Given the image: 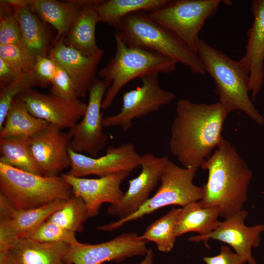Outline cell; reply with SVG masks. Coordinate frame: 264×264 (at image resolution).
Wrapping results in <instances>:
<instances>
[{
	"label": "cell",
	"instance_id": "1",
	"mask_svg": "<svg viewBox=\"0 0 264 264\" xmlns=\"http://www.w3.org/2000/svg\"><path fill=\"white\" fill-rule=\"evenodd\" d=\"M229 112L218 101L195 103L179 100L170 130L169 146L183 167H202L223 139L224 122Z\"/></svg>",
	"mask_w": 264,
	"mask_h": 264
},
{
	"label": "cell",
	"instance_id": "2",
	"mask_svg": "<svg viewBox=\"0 0 264 264\" xmlns=\"http://www.w3.org/2000/svg\"><path fill=\"white\" fill-rule=\"evenodd\" d=\"M201 168L208 175L200 205L218 208L225 219L242 210L252 173L235 148L223 138Z\"/></svg>",
	"mask_w": 264,
	"mask_h": 264
},
{
	"label": "cell",
	"instance_id": "3",
	"mask_svg": "<svg viewBox=\"0 0 264 264\" xmlns=\"http://www.w3.org/2000/svg\"><path fill=\"white\" fill-rule=\"evenodd\" d=\"M197 54L206 73L213 79L219 102L230 112L240 110L258 124L264 121L250 98L249 73L240 60L236 61L200 39Z\"/></svg>",
	"mask_w": 264,
	"mask_h": 264
},
{
	"label": "cell",
	"instance_id": "4",
	"mask_svg": "<svg viewBox=\"0 0 264 264\" xmlns=\"http://www.w3.org/2000/svg\"><path fill=\"white\" fill-rule=\"evenodd\" d=\"M114 37V55L98 73L101 79L110 84L103 100V110L111 106L121 89L130 81L149 74L172 73L177 64L154 51L128 45L116 32Z\"/></svg>",
	"mask_w": 264,
	"mask_h": 264
},
{
	"label": "cell",
	"instance_id": "5",
	"mask_svg": "<svg viewBox=\"0 0 264 264\" xmlns=\"http://www.w3.org/2000/svg\"><path fill=\"white\" fill-rule=\"evenodd\" d=\"M114 28L129 45L154 51L188 67L194 73H206L198 54L171 31L154 22L146 12L130 14Z\"/></svg>",
	"mask_w": 264,
	"mask_h": 264
},
{
	"label": "cell",
	"instance_id": "6",
	"mask_svg": "<svg viewBox=\"0 0 264 264\" xmlns=\"http://www.w3.org/2000/svg\"><path fill=\"white\" fill-rule=\"evenodd\" d=\"M0 194L15 208L25 210L66 200L73 192L61 175L45 176L0 162Z\"/></svg>",
	"mask_w": 264,
	"mask_h": 264
},
{
	"label": "cell",
	"instance_id": "7",
	"mask_svg": "<svg viewBox=\"0 0 264 264\" xmlns=\"http://www.w3.org/2000/svg\"><path fill=\"white\" fill-rule=\"evenodd\" d=\"M198 169L180 167L169 160L155 194L149 198L136 212L115 221L99 226V230L111 231L131 221L149 215L161 208L172 205L182 207L201 199L202 188L194 184Z\"/></svg>",
	"mask_w": 264,
	"mask_h": 264
},
{
	"label": "cell",
	"instance_id": "8",
	"mask_svg": "<svg viewBox=\"0 0 264 264\" xmlns=\"http://www.w3.org/2000/svg\"><path fill=\"white\" fill-rule=\"evenodd\" d=\"M221 0H170L148 13L151 19L171 31L197 53L199 33L206 20L217 13Z\"/></svg>",
	"mask_w": 264,
	"mask_h": 264
},
{
	"label": "cell",
	"instance_id": "9",
	"mask_svg": "<svg viewBox=\"0 0 264 264\" xmlns=\"http://www.w3.org/2000/svg\"><path fill=\"white\" fill-rule=\"evenodd\" d=\"M158 74L142 76L140 78V86L125 92L120 111L103 118L104 127H120L126 131L131 128L134 119L146 116L170 104L176 95L160 87Z\"/></svg>",
	"mask_w": 264,
	"mask_h": 264
},
{
	"label": "cell",
	"instance_id": "10",
	"mask_svg": "<svg viewBox=\"0 0 264 264\" xmlns=\"http://www.w3.org/2000/svg\"><path fill=\"white\" fill-rule=\"evenodd\" d=\"M110 84L96 78L88 91V101L82 120L69 130L71 137L69 149L97 157L106 146L109 137L103 131L102 104Z\"/></svg>",
	"mask_w": 264,
	"mask_h": 264
},
{
	"label": "cell",
	"instance_id": "11",
	"mask_svg": "<svg viewBox=\"0 0 264 264\" xmlns=\"http://www.w3.org/2000/svg\"><path fill=\"white\" fill-rule=\"evenodd\" d=\"M148 242L138 238L135 232L123 233L98 244L79 241L69 245L66 254L67 264H102L106 262H121L127 258L145 255Z\"/></svg>",
	"mask_w": 264,
	"mask_h": 264
},
{
	"label": "cell",
	"instance_id": "12",
	"mask_svg": "<svg viewBox=\"0 0 264 264\" xmlns=\"http://www.w3.org/2000/svg\"><path fill=\"white\" fill-rule=\"evenodd\" d=\"M70 167L67 174L78 177L106 176L121 171L131 172L140 166L141 155L132 142L109 147L106 154L92 157L69 150Z\"/></svg>",
	"mask_w": 264,
	"mask_h": 264
},
{
	"label": "cell",
	"instance_id": "13",
	"mask_svg": "<svg viewBox=\"0 0 264 264\" xmlns=\"http://www.w3.org/2000/svg\"><path fill=\"white\" fill-rule=\"evenodd\" d=\"M167 156H156L151 153L141 155L139 175L129 181V187L121 199L111 204L108 213L119 219L136 212L149 198L150 193L157 186L169 161Z\"/></svg>",
	"mask_w": 264,
	"mask_h": 264
},
{
	"label": "cell",
	"instance_id": "14",
	"mask_svg": "<svg viewBox=\"0 0 264 264\" xmlns=\"http://www.w3.org/2000/svg\"><path fill=\"white\" fill-rule=\"evenodd\" d=\"M71 137L50 124L29 139V148L42 176H57L70 167L69 155Z\"/></svg>",
	"mask_w": 264,
	"mask_h": 264
},
{
	"label": "cell",
	"instance_id": "15",
	"mask_svg": "<svg viewBox=\"0 0 264 264\" xmlns=\"http://www.w3.org/2000/svg\"><path fill=\"white\" fill-rule=\"evenodd\" d=\"M247 216V212L242 209L224 221H220L210 234L192 236L188 240L196 242H203L208 248V242L210 239L225 242L231 246L238 255L244 258L248 264H257L251 249L259 245L260 234L264 232V224L253 226L245 225L244 220Z\"/></svg>",
	"mask_w": 264,
	"mask_h": 264
},
{
	"label": "cell",
	"instance_id": "16",
	"mask_svg": "<svg viewBox=\"0 0 264 264\" xmlns=\"http://www.w3.org/2000/svg\"><path fill=\"white\" fill-rule=\"evenodd\" d=\"M20 96L31 114L61 130L74 126L83 117L87 107V104L79 99L69 100L33 88Z\"/></svg>",
	"mask_w": 264,
	"mask_h": 264
},
{
	"label": "cell",
	"instance_id": "17",
	"mask_svg": "<svg viewBox=\"0 0 264 264\" xmlns=\"http://www.w3.org/2000/svg\"><path fill=\"white\" fill-rule=\"evenodd\" d=\"M121 171L98 178H87L62 174L61 176L71 186L73 195L81 198L86 204L89 217L97 215L104 203L114 204L122 198V181L130 174Z\"/></svg>",
	"mask_w": 264,
	"mask_h": 264
},
{
	"label": "cell",
	"instance_id": "18",
	"mask_svg": "<svg viewBox=\"0 0 264 264\" xmlns=\"http://www.w3.org/2000/svg\"><path fill=\"white\" fill-rule=\"evenodd\" d=\"M64 39L50 48L48 56L68 74L78 98L85 97L94 82L103 54L91 56L66 45Z\"/></svg>",
	"mask_w": 264,
	"mask_h": 264
},
{
	"label": "cell",
	"instance_id": "19",
	"mask_svg": "<svg viewBox=\"0 0 264 264\" xmlns=\"http://www.w3.org/2000/svg\"><path fill=\"white\" fill-rule=\"evenodd\" d=\"M251 11L253 21L247 33L245 54L240 60L248 71L253 100L264 83V0H252Z\"/></svg>",
	"mask_w": 264,
	"mask_h": 264
},
{
	"label": "cell",
	"instance_id": "20",
	"mask_svg": "<svg viewBox=\"0 0 264 264\" xmlns=\"http://www.w3.org/2000/svg\"><path fill=\"white\" fill-rule=\"evenodd\" d=\"M69 244L20 239L7 252L0 253V264H67Z\"/></svg>",
	"mask_w": 264,
	"mask_h": 264
},
{
	"label": "cell",
	"instance_id": "21",
	"mask_svg": "<svg viewBox=\"0 0 264 264\" xmlns=\"http://www.w3.org/2000/svg\"><path fill=\"white\" fill-rule=\"evenodd\" d=\"M44 23L52 25L56 36L52 46L64 39L83 7L89 0H24Z\"/></svg>",
	"mask_w": 264,
	"mask_h": 264
},
{
	"label": "cell",
	"instance_id": "22",
	"mask_svg": "<svg viewBox=\"0 0 264 264\" xmlns=\"http://www.w3.org/2000/svg\"><path fill=\"white\" fill-rule=\"evenodd\" d=\"M12 4L22 33L23 46L35 63L38 56H47L49 39L44 22L24 0H7Z\"/></svg>",
	"mask_w": 264,
	"mask_h": 264
},
{
	"label": "cell",
	"instance_id": "23",
	"mask_svg": "<svg viewBox=\"0 0 264 264\" xmlns=\"http://www.w3.org/2000/svg\"><path fill=\"white\" fill-rule=\"evenodd\" d=\"M101 1L89 0L83 7L63 39L66 45L88 56L104 54L95 37L96 25L99 22L96 6Z\"/></svg>",
	"mask_w": 264,
	"mask_h": 264
},
{
	"label": "cell",
	"instance_id": "24",
	"mask_svg": "<svg viewBox=\"0 0 264 264\" xmlns=\"http://www.w3.org/2000/svg\"><path fill=\"white\" fill-rule=\"evenodd\" d=\"M220 210L216 207H203L198 201L191 202L180 208L175 226L176 237L195 232L199 236L212 233L220 221Z\"/></svg>",
	"mask_w": 264,
	"mask_h": 264
},
{
	"label": "cell",
	"instance_id": "25",
	"mask_svg": "<svg viewBox=\"0 0 264 264\" xmlns=\"http://www.w3.org/2000/svg\"><path fill=\"white\" fill-rule=\"evenodd\" d=\"M49 123L39 119L28 110L19 95L13 101L0 129V139L13 137L30 138L46 128Z\"/></svg>",
	"mask_w": 264,
	"mask_h": 264
},
{
	"label": "cell",
	"instance_id": "26",
	"mask_svg": "<svg viewBox=\"0 0 264 264\" xmlns=\"http://www.w3.org/2000/svg\"><path fill=\"white\" fill-rule=\"evenodd\" d=\"M169 0H102L97 6L99 22L115 27L127 16L138 12H152L166 5Z\"/></svg>",
	"mask_w": 264,
	"mask_h": 264
},
{
	"label": "cell",
	"instance_id": "27",
	"mask_svg": "<svg viewBox=\"0 0 264 264\" xmlns=\"http://www.w3.org/2000/svg\"><path fill=\"white\" fill-rule=\"evenodd\" d=\"M66 200H59L31 209L19 210L12 205L10 217L12 227L19 239L28 238L42 223L64 204Z\"/></svg>",
	"mask_w": 264,
	"mask_h": 264
},
{
	"label": "cell",
	"instance_id": "28",
	"mask_svg": "<svg viewBox=\"0 0 264 264\" xmlns=\"http://www.w3.org/2000/svg\"><path fill=\"white\" fill-rule=\"evenodd\" d=\"M29 139L23 137L0 139V162L41 175L31 153Z\"/></svg>",
	"mask_w": 264,
	"mask_h": 264
},
{
	"label": "cell",
	"instance_id": "29",
	"mask_svg": "<svg viewBox=\"0 0 264 264\" xmlns=\"http://www.w3.org/2000/svg\"><path fill=\"white\" fill-rule=\"evenodd\" d=\"M180 210V208H173L164 216L152 223L142 235L138 236V238L154 242L160 252H170L176 241V222Z\"/></svg>",
	"mask_w": 264,
	"mask_h": 264
},
{
	"label": "cell",
	"instance_id": "30",
	"mask_svg": "<svg viewBox=\"0 0 264 264\" xmlns=\"http://www.w3.org/2000/svg\"><path fill=\"white\" fill-rule=\"evenodd\" d=\"M88 209L80 198L71 196L47 220L68 231L82 232L85 222L89 218Z\"/></svg>",
	"mask_w": 264,
	"mask_h": 264
},
{
	"label": "cell",
	"instance_id": "31",
	"mask_svg": "<svg viewBox=\"0 0 264 264\" xmlns=\"http://www.w3.org/2000/svg\"><path fill=\"white\" fill-rule=\"evenodd\" d=\"M39 83L34 71L19 74L10 84L0 90V129L13 101L24 91L38 86Z\"/></svg>",
	"mask_w": 264,
	"mask_h": 264
},
{
	"label": "cell",
	"instance_id": "32",
	"mask_svg": "<svg viewBox=\"0 0 264 264\" xmlns=\"http://www.w3.org/2000/svg\"><path fill=\"white\" fill-rule=\"evenodd\" d=\"M0 44H16L24 49L14 9L7 0H1L0 2Z\"/></svg>",
	"mask_w": 264,
	"mask_h": 264
},
{
	"label": "cell",
	"instance_id": "33",
	"mask_svg": "<svg viewBox=\"0 0 264 264\" xmlns=\"http://www.w3.org/2000/svg\"><path fill=\"white\" fill-rule=\"evenodd\" d=\"M27 239L41 242H63L69 245L78 241L75 233L48 220L38 227Z\"/></svg>",
	"mask_w": 264,
	"mask_h": 264
},
{
	"label": "cell",
	"instance_id": "34",
	"mask_svg": "<svg viewBox=\"0 0 264 264\" xmlns=\"http://www.w3.org/2000/svg\"><path fill=\"white\" fill-rule=\"evenodd\" d=\"M11 206L8 200L0 194V253L7 252L20 239L11 224Z\"/></svg>",
	"mask_w": 264,
	"mask_h": 264
},
{
	"label": "cell",
	"instance_id": "35",
	"mask_svg": "<svg viewBox=\"0 0 264 264\" xmlns=\"http://www.w3.org/2000/svg\"><path fill=\"white\" fill-rule=\"evenodd\" d=\"M0 58L18 73L33 71L34 62L22 47L0 44Z\"/></svg>",
	"mask_w": 264,
	"mask_h": 264
},
{
	"label": "cell",
	"instance_id": "36",
	"mask_svg": "<svg viewBox=\"0 0 264 264\" xmlns=\"http://www.w3.org/2000/svg\"><path fill=\"white\" fill-rule=\"evenodd\" d=\"M57 70L51 84L50 93L69 100L79 99L68 74L62 67L57 64Z\"/></svg>",
	"mask_w": 264,
	"mask_h": 264
},
{
	"label": "cell",
	"instance_id": "37",
	"mask_svg": "<svg viewBox=\"0 0 264 264\" xmlns=\"http://www.w3.org/2000/svg\"><path fill=\"white\" fill-rule=\"evenodd\" d=\"M57 67V64L48 56L37 58L34 64L33 71L39 86L43 88L51 86Z\"/></svg>",
	"mask_w": 264,
	"mask_h": 264
},
{
	"label": "cell",
	"instance_id": "38",
	"mask_svg": "<svg viewBox=\"0 0 264 264\" xmlns=\"http://www.w3.org/2000/svg\"><path fill=\"white\" fill-rule=\"evenodd\" d=\"M206 264H245L246 260L233 252L227 245H222L220 252L214 256H205L202 258Z\"/></svg>",
	"mask_w": 264,
	"mask_h": 264
},
{
	"label": "cell",
	"instance_id": "39",
	"mask_svg": "<svg viewBox=\"0 0 264 264\" xmlns=\"http://www.w3.org/2000/svg\"><path fill=\"white\" fill-rule=\"evenodd\" d=\"M19 74L0 58V88L3 89L10 84Z\"/></svg>",
	"mask_w": 264,
	"mask_h": 264
},
{
	"label": "cell",
	"instance_id": "40",
	"mask_svg": "<svg viewBox=\"0 0 264 264\" xmlns=\"http://www.w3.org/2000/svg\"><path fill=\"white\" fill-rule=\"evenodd\" d=\"M154 252L152 249L149 248L144 259L139 264H153Z\"/></svg>",
	"mask_w": 264,
	"mask_h": 264
}]
</instances>
